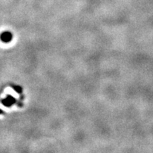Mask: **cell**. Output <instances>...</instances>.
<instances>
[{
	"label": "cell",
	"instance_id": "4",
	"mask_svg": "<svg viewBox=\"0 0 153 153\" xmlns=\"http://www.w3.org/2000/svg\"><path fill=\"white\" fill-rule=\"evenodd\" d=\"M5 113H4V111L3 110H1V109H0V114L1 115H3V114H4Z\"/></svg>",
	"mask_w": 153,
	"mask_h": 153
},
{
	"label": "cell",
	"instance_id": "2",
	"mask_svg": "<svg viewBox=\"0 0 153 153\" xmlns=\"http://www.w3.org/2000/svg\"><path fill=\"white\" fill-rule=\"evenodd\" d=\"M11 87L13 88V89H14L15 91H16L17 93L19 94H22V91H23V89L22 87H20V86L19 85H11Z\"/></svg>",
	"mask_w": 153,
	"mask_h": 153
},
{
	"label": "cell",
	"instance_id": "1",
	"mask_svg": "<svg viewBox=\"0 0 153 153\" xmlns=\"http://www.w3.org/2000/svg\"><path fill=\"white\" fill-rule=\"evenodd\" d=\"M13 38V35L11 32L9 31H4L1 33L0 35V40L4 43H9L10 42Z\"/></svg>",
	"mask_w": 153,
	"mask_h": 153
},
{
	"label": "cell",
	"instance_id": "3",
	"mask_svg": "<svg viewBox=\"0 0 153 153\" xmlns=\"http://www.w3.org/2000/svg\"><path fill=\"white\" fill-rule=\"evenodd\" d=\"M1 103L4 106H7V107H9L11 106H12V103L10 102V101H9L8 99H1Z\"/></svg>",
	"mask_w": 153,
	"mask_h": 153
}]
</instances>
